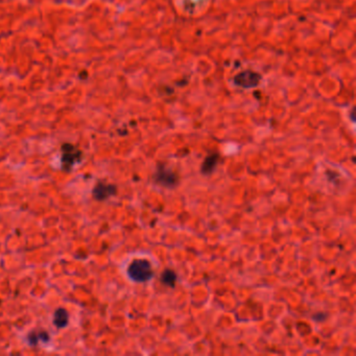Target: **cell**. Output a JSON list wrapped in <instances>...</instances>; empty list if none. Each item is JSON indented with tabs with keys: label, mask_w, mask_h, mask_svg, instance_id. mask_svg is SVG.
Returning a JSON list of instances; mask_svg holds the SVG:
<instances>
[{
	"label": "cell",
	"mask_w": 356,
	"mask_h": 356,
	"mask_svg": "<svg viewBox=\"0 0 356 356\" xmlns=\"http://www.w3.org/2000/svg\"><path fill=\"white\" fill-rule=\"evenodd\" d=\"M127 275H129V277L134 281L145 282L152 279L154 274L149 261L143 259H137L135 261H133L129 268H127Z\"/></svg>",
	"instance_id": "1"
},
{
	"label": "cell",
	"mask_w": 356,
	"mask_h": 356,
	"mask_svg": "<svg viewBox=\"0 0 356 356\" xmlns=\"http://www.w3.org/2000/svg\"><path fill=\"white\" fill-rule=\"evenodd\" d=\"M82 157L80 153L76 146L71 144H65L62 147V163L66 170H70L71 167L77 164Z\"/></svg>",
	"instance_id": "2"
},
{
	"label": "cell",
	"mask_w": 356,
	"mask_h": 356,
	"mask_svg": "<svg viewBox=\"0 0 356 356\" xmlns=\"http://www.w3.org/2000/svg\"><path fill=\"white\" fill-rule=\"evenodd\" d=\"M156 182L166 186V187H173L178 184V176L173 171L167 170L165 166H159L158 170L155 176Z\"/></svg>",
	"instance_id": "3"
},
{
	"label": "cell",
	"mask_w": 356,
	"mask_h": 356,
	"mask_svg": "<svg viewBox=\"0 0 356 356\" xmlns=\"http://www.w3.org/2000/svg\"><path fill=\"white\" fill-rule=\"evenodd\" d=\"M260 79L261 77L258 73H255L252 71H245L236 76L234 80L238 86L245 87V88H252V87L258 85Z\"/></svg>",
	"instance_id": "4"
},
{
	"label": "cell",
	"mask_w": 356,
	"mask_h": 356,
	"mask_svg": "<svg viewBox=\"0 0 356 356\" xmlns=\"http://www.w3.org/2000/svg\"><path fill=\"white\" fill-rule=\"evenodd\" d=\"M116 187L111 184H106V183H99L96 185V187L93 189V194L96 200L104 201L108 199L114 194H116Z\"/></svg>",
	"instance_id": "5"
},
{
	"label": "cell",
	"mask_w": 356,
	"mask_h": 356,
	"mask_svg": "<svg viewBox=\"0 0 356 356\" xmlns=\"http://www.w3.org/2000/svg\"><path fill=\"white\" fill-rule=\"evenodd\" d=\"M218 162V155L217 154H212V155L208 156L201 165V172L204 174H210L214 169H216Z\"/></svg>",
	"instance_id": "6"
},
{
	"label": "cell",
	"mask_w": 356,
	"mask_h": 356,
	"mask_svg": "<svg viewBox=\"0 0 356 356\" xmlns=\"http://www.w3.org/2000/svg\"><path fill=\"white\" fill-rule=\"evenodd\" d=\"M68 313L65 310H58L55 313V317H53V323L58 327V328H63L65 327L67 324H68Z\"/></svg>",
	"instance_id": "7"
},
{
	"label": "cell",
	"mask_w": 356,
	"mask_h": 356,
	"mask_svg": "<svg viewBox=\"0 0 356 356\" xmlns=\"http://www.w3.org/2000/svg\"><path fill=\"white\" fill-rule=\"evenodd\" d=\"M161 281H162L164 284L169 285L170 287H173L174 284H176L177 276H176V274H174V272L166 270L165 272H163L162 276H161Z\"/></svg>",
	"instance_id": "8"
}]
</instances>
